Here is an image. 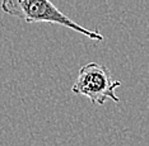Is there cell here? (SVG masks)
Instances as JSON below:
<instances>
[{
  "mask_svg": "<svg viewBox=\"0 0 149 146\" xmlns=\"http://www.w3.org/2000/svg\"><path fill=\"white\" fill-rule=\"evenodd\" d=\"M0 8L6 14L21 18L27 23L60 24L86 36L87 38L94 41L103 39V36L101 33L84 28L61 13L51 3V0H1Z\"/></svg>",
  "mask_w": 149,
  "mask_h": 146,
  "instance_id": "cell-1",
  "label": "cell"
},
{
  "mask_svg": "<svg viewBox=\"0 0 149 146\" xmlns=\"http://www.w3.org/2000/svg\"><path fill=\"white\" fill-rule=\"evenodd\" d=\"M118 86H121V81L113 79L111 71L106 66L89 62L79 69L72 91L87 97L93 104L102 106L107 100H112L115 103L120 102V98L115 93Z\"/></svg>",
  "mask_w": 149,
  "mask_h": 146,
  "instance_id": "cell-2",
  "label": "cell"
}]
</instances>
